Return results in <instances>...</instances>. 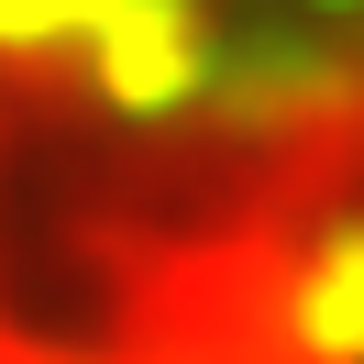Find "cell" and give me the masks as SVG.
I'll use <instances>...</instances> for the list:
<instances>
[{
    "instance_id": "obj_1",
    "label": "cell",
    "mask_w": 364,
    "mask_h": 364,
    "mask_svg": "<svg viewBox=\"0 0 364 364\" xmlns=\"http://www.w3.org/2000/svg\"><path fill=\"white\" fill-rule=\"evenodd\" d=\"M0 364H364V0H0Z\"/></svg>"
}]
</instances>
